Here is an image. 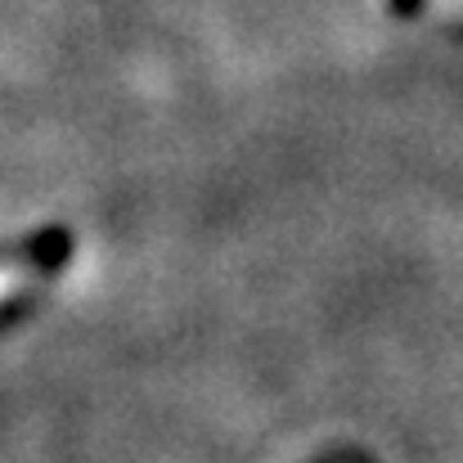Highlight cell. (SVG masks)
Here are the masks:
<instances>
[{"label": "cell", "instance_id": "cell-1", "mask_svg": "<svg viewBox=\"0 0 463 463\" xmlns=\"http://www.w3.org/2000/svg\"><path fill=\"white\" fill-rule=\"evenodd\" d=\"M45 279H50V266H41V261H32V257H5V261H0V307L27 298V293L41 288Z\"/></svg>", "mask_w": 463, "mask_h": 463}, {"label": "cell", "instance_id": "cell-2", "mask_svg": "<svg viewBox=\"0 0 463 463\" xmlns=\"http://www.w3.org/2000/svg\"><path fill=\"white\" fill-rule=\"evenodd\" d=\"M441 9H446V14H455V18H463V0H441Z\"/></svg>", "mask_w": 463, "mask_h": 463}]
</instances>
